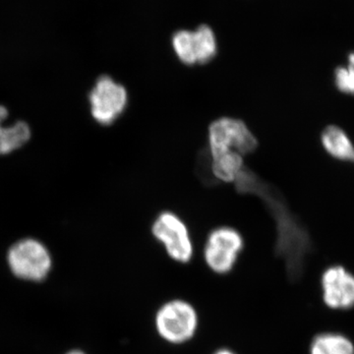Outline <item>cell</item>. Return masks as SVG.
<instances>
[{
	"label": "cell",
	"instance_id": "cell-1",
	"mask_svg": "<svg viewBox=\"0 0 354 354\" xmlns=\"http://www.w3.org/2000/svg\"><path fill=\"white\" fill-rule=\"evenodd\" d=\"M200 314L192 302L174 297L162 302L153 314L156 334L165 344L181 346L196 337L200 329Z\"/></svg>",
	"mask_w": 354,
	"mask_h": 354
},
{
	"label": "cell",
	"instance_id": "cell-2",
	"mask_svg": "<svg viewBox=\"0 0 354 354\" xmlns=\"http://www.w3.org/2000/svg\"><path fill=\"white\" fill-rule=\"evenodd\" d=\"M245 247L243 235L236 228L223 225L207 235L203 260L207 269L216 276L232 274Z\"/></svg>",
	"mask_w": 354,
	"mask_h": 354
},
{
	"label": "cell",
	"instance_id": "cell-3",
	"mask_svg": "<svg viewBox=\"0 0 354 354\" xmlns=\"http://www.w3.org/2000/svg\"><path fill=\"white\" fill-rule=\"evenodd\" d=\"M155 241L164 247L167 257L179 265L189 264L194 257V243L185 221L174 212L156 216L151 227Z\"/></svg>",
	"mask_w": 354,
	"mask_h": 354
},
{
	"label": "cell",
	"instance_id": "cell-4",
	"mask_svg": "<svg viewBox=\"0 0 354 354\" xmlns=\"http://www.w3.org/2000/svg\"><path fill=\"white\" fill-rule=\"evenodd\" d=\"M7 263L14 276L23 281H44L53 267L48 249L34 239H24L14 243L7 254Z\"/></svg>",
	"mask_w": 354,
	"mask_h": 354
},
{
	"label": "cell",
	"instance_id": "cell-5",
	"mask_svg": "<svg viewBox=\"0 0 354 354\" xmlns=\"http://www.w3.org/2000/svg\"><path fill=\"white\" fill-rule=\"evenodd\" d=\"M208 133L206 149L209 156L234 151L244 157L255 152L259 145L246 123L239 118H218L209 124Z\"/></svg>",
	"mask_w": 354,
	"mask_h": 354
},
{
	"label": "cell",
	"instance_id": "cell-6",
	"mask_svg": "<svg viewBox=\"0 0 354 354\" xmlns=\"http://www.w3.org/2000/svg\"><path fill=\"white\" fill-rule=\"evenodd\" d=\"M88 102L95 122L109 127L127 111V90L111 76L102 75L95 80L88 94Z\"/></svg>",
	"mask_w": 354,
	"mask_h": 354
},
{
	"label": "cell",
	"instance_id": "cell-7",
	"mask_svg": "<svg viewBox=\"0 0 354 354\" xmlns=\"http://www.w3.org/2000/svg\"><path fill=\"white\" fill-rule=\"evenodd\" d=\"M324 299L332 308H349L354 305V277L344 268L334 267L323 276Z\"/></svg>",
	"mask_w": 354,
	"mask_h": 354
},
{
	"label": "cell",
	"instance_id": "cell-8",
	"mask_svg": "<svg viewBox=\"0 0 354 354\" xmlns=\"http://www.w3.org/2000/svg\"><path fill=\"white\" fill-rule=\"evenodd\" d=\"M7 116L8 111L0 106V156L18 150L31 138V129L24 121H18L9 127L4 125Z\"/></svg>",
	"mask_w": 354,
	"mask_h": 354
},
{
	"label": "cell",
	"instance_id": "cell-9",
	"mask_svg": "<svg viewBox=\"0 0 354 354\" xmlns=\"http://www.w3.org/2000/svg\"><path fill=\"white\" fill-rule=\"evenodd\" d=\"M324 150L342 162H354V145L348 133L337 125H329L321 134Z\"/></svg>",
	"mask_w": 354,
	"mask_h": 354
},
{
	"label": "cell",
	"instance_id": "cell-10",
	"mask_svg": "<svg viewBox=\"0 0 354 354\" xmlns=\"http://www.w3.org/2000/svg\"><path fill=\"white\" fill-rule=\"evenodd\" d=\"M196 50L197 64H207L216 57L218 46L213 30L206 25L200 26L193 32Z\"/></svg>",
	"mask_w": 354,
	"mask_h": 354
},
{
	"label": "cell",
	"instance_id": "cell-11",
	"mask_svg": "<svg viewBox=\"0 0 354 354\" xmlns=\"http://www.w3.org/2000/svg\"><path fill=\"white\" fill-rule=\"evenodd\" d=\"M311 354H354L353 344L342 335H322L312 344Z\"/></svg>",
	"mask_w": 354,
	"mask_h": 354
},
{
	"label": "cell",
	"instance_id": "cell-12",
	"mask_svg": "<svg viewBox=\"0 0 354 354\" xmlns=\"http://www.w3.org/2000/svg\"><path fill=\"white\" fill-rule=\"evenodd\" d=\"M172 46L178 59L183 64L192 66L197 64L194 35L190 31H178L172 37Z\"/></svg>",
	"mask_w": 354,
	"mask_h": 354
},
{
	"label": "cell",
	"instance_id": "cell-13",
	"mask_svg": "<svg viewBox=\"0 0 354 354\" xmlns=\"http://www.w3.org/2000/svg\"><path fill=\"white\" fill-rule=\"evenodd\" d=\"M335 86L344 95H354V53L348 58L346 66H339L335 70Z\"/></svg>",
	"mask_w": 354,
	"mask_h": 354
},
{
	"label": "cell",
	"instance_id": "cell-14",
	"mask_svg": "<svg viewBox=\"0 0 354 354\" xmlns=\"http://www.w3.org/2000/svg\"><path fill=\"white\" fill-rule=\"evenodd\" d=\"M211 354H239L234 349L227 348V346H221L215 349Z\"/></svg>",
	"mask_w": 354,
	"mask_h": 354
},
{
	"label": "cell",
	"instance_id": "cell-15",
	"mask_svg": "<svg viewBox=\"0 0 354 354\" xmlns=\"http://www.w3.org/2000/svg\"><path fill=\"white\" fill-rule=\"evenodd\" d=\"M66 354H86L85 353H83V351H69L68 353Z\"/></svg>",
	"mask_w": 354,
	"mask_h": 354
}]
</instances>
